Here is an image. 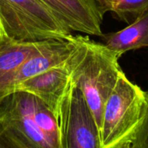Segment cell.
<instances>
[{"instance_id": "1", "label": "cell", "mask_w": 148, "mask_h": 148, "mask_svg": "<svg viewBox=\"0 0 148 148\" xmlns=\"http://www.w3.org/2000/svg\"><path fill=\"white\" fill-rule=\"evenodd\" d=\"M74 50L68 64L71 81L82 93L100 129L105 103L122 72L117 56L88 36H71Z\"/></svg>"}, {"instance_id": "2", "label": "cell", "mask_w": 148, "mask_h": 148, "mask_svg": "<svg viewBox=\"0 0 148 148\" xmlns=\"http://www.w3.org/2000/svg\"><path fill=\"white\" fill-rule=\"evenodd\" d=\"M145 106V91L129 81L122 71L104 106L100 127L101 148L131 144Z\"/></svg>"}, {"instance_id": "3", "label": "cell", "mask_w": 148, "mask_h": 148, "mask_svg": "<svg viewBox=\"0 0 148 148\" xmlns=\"http://www.w3.org/2000/svg\"><path fill=\"white\" fill-rule=\"evenodd\" d=\"M0 24L20 42L67 39L69 29L41 0H0Z\"/></svg>"}, {"instance_id": "4", "label": "cell", "mask_w": 148, "mask_h": 148, "mask_svg": "<svg viewBox=\"0 0 148 148\" xmlns=\"http://www.w3.org/2000/svg\"><path fill=\"white\" fill-rule=\"evenodd\" d=\"M62 148H101L100 129L86 100L73 82L58 117Z\"/></svg>"}, {"instance_id": "5", "label": "cell", "mask_w": 148, "mask_h": 148, "mask_svg": "<svg viewBox=\"0 0 148 148\" xmlns=\"http://www.w3.org/2000/svg\"><path fill=\"white\" fill-rule=\"evenodd\" d=\"M0 123L17 134L29 148H61L33 117L27 92L15 91L0 101Z\"/></svg>"}, {"instance_id": "6", "label": "cell", "mask_w": 148, "mask_h": 148, "mask_svg": "<svg viewBox=\"0 0 148 148\" xmlns=\"http://www.w3.org/2000/svg\"><path fill=\"white\" fill-rule=\"evenodd\" d=\"M71 31L101 36L103 15L95 0H41Z\"/></svg>"}, {"instance_id": "7", "label": "cell", "mask_w": 148, "mask_h": 148, "mask_svg": "<svg viewBox=\"0 0 148 148\" xmlns=\"http://www.w3.org/2000/svg\"><path fill=\"white\" fill-rule=\"evenodd\" d=\"M71 85V74L67 62L23 82L15 91L27 92L40 99L58 121L61 106Z\"/></svg>"}, {"instance_id": "8", "label": "cell", "mask_w": 148, "mask_h": 148, "mask_svg": "<svg viewBox=\"0 0 148 148\" xmlns=\"http://www.w3.org/2000/svg\"><path fill=\"white\" fill-rule=\"evenodd\" d=\"M71 36L67 39L45 41L42 47L18 69L12 82V93L23 82L47 70L66 64L75 48Z\"/></svg>"}, {"instance_id": "9", "label": "cell", "mask_w": 148, "mask_h": 148, "mask_svg": "<svg viewBox=\"0 0 148 148\" xmlns=\"http://www.w3.org/2000/svg\"><path fill=\"white\" fill-rule=\"evenodd\" d=\"M44 42H16L7 36L0 24V101L12 93V82L18 69Z\"/></svg>"}, {"instance_id": "10", "label": "cell", "mask_w": 148, "mask_h": 148, "mask_svg": "<svg viewBox=\"0 0 148 148\" xmlns=\"http://www.w3.org/2000/svg\"><path fill=\"white\" fill-rule=\"evenodd\" d=\"M101 37L103 44L118 58L127 51L148 48V10L121 30Z\"/></svg>"}, {"instance_id": "11", "label": "cell", "mask_w": 148, "mask_h": 148, "mask_svg": "<svg viewBox=\"0 0 148 148\" xmlns=\"http://www.w3.org/2000/svg\"><path fill=\"white\" fill-rule=\"evenodd\" d=\"M101 13L112 12L115 18L131 23L148 10V0H95Z\"/></svg>"}, {"instance_id": "12", "label": "cell", "mask_w": 148, "mask_h": 148, "mask_svg": "<svg viewBox=\"0 0 148 148\" xmlns=\"http://www.w3.org/2000/svg\"><path fill=\"white\" fill-rule=\"evenodd\" d=\"M146 106L143 117L137 128L132 141V148H148V89L145 91Z\"/></svg>"}, {"instance_id": "13", "label": "cell", "mask_w": 148, "mask_h": 148, "mask_svg": "<svg viewBox=\"0 0 148 148\" xmlns=\"http://www.w3.org/2000/svg\"><path fill=\"white\" fill-rule=\"evenodd\" d=\"M0 148H29L12 130L0 123Z\"/></svg>"}, {"instance_id": "14", "label": "cell", "mask_w": 148, "mask_h": 148, "mask_svg": "<svg viewBox=\"0 0 148 148\" xmlns=\"http://www.w3.org/2000/svg\"><path fill=\"white\" fill-rule=\"evenodd\" d=\"M117 148H132V147H131L130 144H127V145H125V146H122V147H121Z\"/></svg>"}]
</instances>
